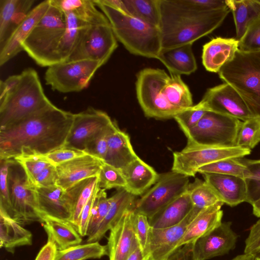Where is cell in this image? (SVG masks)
Instances as JSON below:
<instances>
[{
	"label": "cell",
	"mask_w": 260,
	"mask_h": 260,
	"mask_svg": "<svg viewBox=\"0 0 260 260\" xmlns=\"http://www.w3.org/2000/svg\"><path fill=\"white\" fill-rule=\"evenodd\" d=\"M73 120V113L52 104L0 129V160L44 155L64 147Z\"/></svg>",
	"instance_id": "cell-1"
},
{
	"label": "cell",
	"mask_w": 260,
	"mask_h": 260,
	"mask_svg": "<svg viewBox=\"0 0 260 260\" xmlns=\"http://www.w3.org/2000/svg\"><path fill=\"white\" fill-rule=\"evenodd\" d=\"M161 49L193 44L214 31L231 12L228 7L206 12L183 8L175 0H158Z\"/></svg>",
	"instance_id": "cell-2"
},
{
	"label": "cell",
	"mask_w": 260,
	"mask_h": 260,
	"mask_svg": "<svg viewBox=\"0 0 260 260\" xmlns=\"http://www.w3.org/2000/svg\"><path fill=\"white\" fill-rule=\"evenodd\" d=\"M108 19L114 34L131 53L158 59L161 50L159 28L93 0Z\"/></svg>",
	"instance_id": "cell-3"
},
{
	"label": "cell",
	"mask_w": 260,
	"mask_h": 260,
	"mask_svg": "<svg viewBox=\"0 0 260 260\" xmlns=\"http://www.w3.org/2000/svg\"><path fill=\"white\" fill-rule=\"evenodd\" d=\"M20 75L17 86L0 102V129L9 127L53 104L45 94L35 70L28 68Z\"/></svg>",
	"instance_id": "cell-4"
},
{
	"label": "cell",
	"mask_w": 260,
	"mask_h": 260,
	"mask_svg": "<svg viewBox=\"0 0 260 260\" xmlns=\"http://www.w3.org/2000/svg\"><path fill=\"white\" fill-rule=\"evenodd\" d=\"M242 97L253 115L260 119V50H238L218 73Z\"/></svg>",
	"instance_id": "cell-5"
},
{
	"label": "cell",
	"mask_w": 260,
	"mask_h": 260,
	"mask_svg": "<svg viewBox=\"0 0 260 260\" xmlns=\"http://www.w3.org/2000/svg\"><path fill=\"white\" fill-rule=\"evenodd\" d=\"M66 28L63 13L52 2L22 44L23 51L41 67L57 63L56 52Z\"/></svg>",
	"instance_id": "cell-6"
},
{
	"label": "cell",
	"mask_w": 260,
	"mask_h": 260,
	"mask_svg": "<svg viewBox=\"0 0 260 260\" xmlns=\"http://www.w3.org/2000/svg\"><path fill=\"white\" fill-rule=\"evenodd\" d=\"M170 78L163 70L145 68L137 75L136 94L145 115L158 119L172 118L180 110L166 100L163 88Z\"/></svg>",
	"instance_id": "cell-7"
},
{
	"label": "cell",
	"mask_w": 260,
	"mask_h": 260,
	"mask_svg": "<svg viewBox=\"0 0 260 260\" xmlns=\"http://www.w3.org/2000/svg\"><path fill=\"white\" fill-rule=\"evenodd\" d=\"M242 123L237 118L208 111L197 125L185 134L187 144L207 147L236 146Z\"/></svg>",
	"instance_id": "cell-8"
},
{
	"label": "cell",
	"mask_w": 260,
	"mask_h": 260,
	"mask_svg": "<svg viewBox=\"0 0 260 260\" xmlns=\"http://www.w3.org/2000/svg\"><path fill=\"white\" fill-rule=\"evenodd\" d=\"M8 183L12 205V218L22 225L32 222H43L38 204L36 187L28 179L22 166L9 159Z\"/></svg>",
	"instance_id": "cell-9"
},
{
	"label": "cell",
	"mask_w": 260,
	"mask_h": 260,
	"mask_svg": "<svg viewBox=\"0 0 260 260\" xmlns=\"http://www.w3.org/2000/svg\"><path fill=\"white\" fill-rule=\"evenodd\" d=\"M104 63L98 61H66L48 67L44 79L53 90L61 93L78 92L86 88Z\"/></svg>",
	"instance_id": "cell-10"
},
{
	"label": "cell",
	"mask_w": 260,
	"mask_h": 260,
	"mask_svg": "<svg viewBox=\"0 0 260 260\" xmlns=\"http://www.w3.org/2000/svg\"><path fill=\"white\" fill-rule=\"evenodd\" d=\"M251 150L238 146L207 147L187 145L173 153L172 171L193 177L201 167L221 160L241 158L250 154Z\"/></svg>",
	"instance_id": "cell-11"
},
{
	"label": "cell",
	"mask_w": 260,
	"mask_h": 260,
	"mask_svg": "<svg viewBox=\"0 0 260 260\" xmlns=\"http://www.w3.org/2000/svg\"><path fill=\"white\" fill-rule=\"evenodd\" d=\"M189 177L173 171L159 174L154 185L137 200L134 210L149 218L186 192Z\"/></svg>",
	"instance_id": "cell-12"
},
{
	"label": "cell",
	"mask_w": 260,
	"mask_h": 260,
	"mask_svg": "<svg viewBox=\"0 0 260 260\" xmlns=\"http://www.w3.org/2000/svg\"><path fill=\"white\" fill-rule=\"evenodd\" d=\"M117 46L111 25H87L67 61L91 60L105 64Z\"/></svg>",
	"instance_id": "cell-13"
},
{
	"label": "cell",
	"mask_w": 260,
	"mask_h": 260,
	"mask_svg": "<svg viewBox=\"0 0 260 260\" xmlns=\"http://www.w3.org/2000/svg\"><path fill=\"white\" fill-rule=\"evenodd\" d=\"M113 121L106 112L88 107L74 114V120L64 147L84 151L87 144Z\"/></svg>",
	"instance_id": "cell-14"
},
{
	"label": "cell",
	"mask_w": 260,
	"mask_h": 260,
	"mask_svg": "<svg viewBox=\"0 0 260 260\" xmlns=\"http://www.w3.org/2000/svg\"><path fill=\"white\" fill-rule=\"evenodd\" d=\"M200 102L207 111L233 117L241 121L256 118L237 91L226 83L208 89Z\"/></svg>",
	"instance_id": "cell-15"
},
{
	"label": "cell",
	"mask_w": 260,
	"mask_h": 260,
	"mask_svg": "<svg viewBox=\"0 0 260 260\" xmlns=\"http://www.w3.org/2000/svg\"><path fill=\"white\" fill-rule=\"evenodd\" d=\"M232 224L231 221L221 222L193 243L194 253L198 260L222 256L235 249L238 235Z\"/></svg>",
	"instance_id": "cell-16"
},
{
	"label": "cell",
	"mask_w": 260,
	"mask_h": 260,
	"mask_svg": "<svg viewBox=\"0 0 260 260\" xmlns=\"http://www.w3.org/2000/svg\"><path fill=\"white\" fill-rule=\"evenodd\" d=\"M201 211L194 208L179 224L163 229H151L149 247L150 260H167L178 248L189 224Z\"/></svg>",
	"instance_id": "cell-17"
},
{
	"label": "cell",
	"mask_w": 260,
	"mask_h": 260,
	"mask_svg": "<svg viewBox=\"0 0 260 260\" xmlns=\"http://www.w3.org/2000/svg\"><path fill=\"white\" fill-rule=\"evenodd\" d=\"M134 207L110 230L107 245L109 260H126L139 246L134 226Z\"/></svg>",
	"instance_id": "cell-18"
},
{
	"label": "cell",
	"mask_w": 260,
	"mask_h": 260,
	"mask_svg": "<svg viewBox=\"0 0 260 260\" xmlns=\"http://www.w3.org/2000/svg\"><path fill=\"white\" fill-rule=\"evenodd\" d=\"M203 175L205 181L224 204L231 207L243 202L252 204L247 180L240 177L217 174Z\"/></svg>",
	"instance_id": "cell-19"
},
{
	"label": "cell",
	"mask_w": 260,
	"mask_h": 260,
	"mask_svg": "<svg viewBox=\"0 0 260 260\" xmlns=\"http://www.w3.org/2000/svg\"><path fill=\"white\" fill-rule=\"evenodd\" d=\"M104 161L86 154L55 166L57 185L66 190L85 179L99 175Z\"/></svg>",
	"instance_id": "cell-20"
},
{
	"label": "cell",
	"mask_w": 260,
	"mask_h": 260,
	"mask_svg": "<svg viewBox=\"0 0 260 260\" xmlns=\"http://www.w3.org/2000/svg\"><path fill=\"white\" fill-rule=\"evenodd\" d=\"M50 2L51 0L44 1L35 6L14 30L3 47L0 49L1 66L23 51V43L47 11Z\"/></svg>",
	"instance_id": "cell-21"
},
{
	"label": "cell",
	"mask_w": 260,
	"mask_h": 260,
	"mask_svg": "<svg viewBox=\"0 0 260 260\" xmlns=\"http://www.w3.org/2000/svg\"><path fill=\"white\" fill-rule=\"evenodd\" d=\"M39 211L44 217H50L70 222L72 209L65 190L57 185L36 187Z\"/></svg>",
	"instance_id": "cell-22"
},
{
	"label": "cell",
	"mask_w": 260,
	"mask_h": 260,
	"mask_svg": "<svg viewBox=\"0 0 260 260\" xmlns=\"http://www.w3.org/2000/svg\"><path fill=\"white\" fill-rule=\"evenodd\" d=\"M139 157L133 149L129 136L120 129L115 122L108 136L104 162L122 171Z\"/></svg>",
	"instance_id": "cell-23"
},
{
	"label": "cell",
	"mask_w": 260,
	"mask_h": 260,
	"mask_svg": "<svg viewBox=\"0 0 260 260\" xmlns=\"http://www.w3.org/2000/svg\"><path fill=\"white\" fill-rule=\"evenodd\" d=\"M238 50L239 40L236 39L213 38L203 47V64L207 71L218 73L225 63L234 58Z\"/></svg>",
	"instance_id": "cell-24"
},
{
	"label": "cell",
	"mask_w": 260,
	"mask_h": 260,
	"mask_svg": "<svg viewBox=\"0 0 260 260\" xmlns=\"http://www.w3.org/2000/svg\"><path fill=\"white\" fill-rule=\"evenodd\" d=\"M34 0H0V49L31 10Z\"/></svg>",
	"instance_id": "cell-25"
},
{
	"label": "cell",
	"mask_w": 260,
	"mask_h": 260,
	"mask_svg": "<svg viewBox=\"0 0 260 260\" xmlns=\"http://www.w3.org/2000/svg\"><path fill=\"white\" fill-rule=\"evenodd\" d=\"M222 202L201 210L189 224L178 248L188 243H194L206 235L222 222L223 211Z\"/></svg>",
	"instance_id": "cell-26"
},
{
	"label": "cell",
	"mask_w": 260,
	"mask_h": 260,
	"mask_svg": "<svg viewBox=\"0 0 260 260\" xmlns=\"http://www.w3.org/2000/svg\"><path fill=\"white\" fill-rule=\"evenodd\" d=\"M193 208L188 190L148 218L153 229H163L182 221Z\"/></svg>",
	"instance_id": "cell-27"
},
{
	"label": "cell",
	"mask_w": 260,
	"mask_h": 260,
	"mask_svg": "<svg viewBox=\"0 0 260 260\" xmlns=\"http://www.w3.org/2000/svg\"><path fill=\"white\" fill-rule=\"evenodd\" d=\"M126 180L124 188L131 194L143 195L156 182L159 174L140 157L122 171Z\"/></svg>",
	"instance_id": "cell-28"
},
{
	"label": "cell",
	"mask_w": 260,
	"mask_h": 260,
	"mask_svg": "<svg viewBox=\"0 0 260 260\" xmlns=\"http://www.w3.org/2000/svg\"><path fill=\"white\" fill-rule=\"evenodd\" d=\"M136 197L124 188H118L111 197V205L105 219L98 230L87 237V243L99 242L106 232L117 223L127 210L135 206L137 201Z\"/></svg>",
	"instance_id": "cell-29"
},
{
	"label": "cell",
	"mask_w": 260,
	"mask_h": 260,
	"mask_svg": "<svg viewBox=\"0 0 260 260\" xmlns=\"http://www.w3.org/2000/svg\"><path fill=\"white\" fill-rule=\"evenodd\" d=\"M192 44L161 49L158 57L171 75H188L197 69V64L192 49Z\"/></svg>",
	"instance_id": "cell-30"
},
{
	"label": "cell",
	"mask_w": 260,
	"mask_h": 260,
	"mask_svg": "<svg viewBox=\"0 0 260 260\" xmlns=\"http://www.w3.org/2000/svg\"><path fill=\"white\" fill-rule=\"evenodd\" d=\"M42 224L47 234L48 241L53 242L57 250L66 249L82 242L81 236L69 221L47 216H44Z\"/></svg>",
	"instance_id": "cell-31"
},
{
	"label": "cell",
	"mask_w": 260,
	"mask_h": 260,
	"mask_svg": "<svg viewBox=\"0 0 260 260\" xmlns=\"http://www.w3.org/2000/svg\"><path fill=\"white\" fill-rule=\"evenodd\" d=\"M32 235L22 224L0 211V246L13 252L15 248L31 245Z\"/></svg>",
	"instance_id": "cell-32"
},
{
	"label": "cell",
	"mask_w": 260,
	"mask_h": 260,
	"mask_svg": "<svg viewBox=\"0 0 260 260\" xmlns=\"http://www.w3.org/2000/svg\"><path fill=\"white\" fill-rule=\"evenodd\" d=\"M62 12H71L89 25H110L104 13L97 9L93 0H51Z\"/></svg>",
	"instance_id": "cell-33"
},
{
	"label": "cell",
	"mask_w": 260,
	"mask_h": 260,
	"mask_svg": "<svg viewBox=\"0 0 260 260\" xmlns=\"http://www.w3.org/2000/svg\"><path fill=\"white\" fill-rule=\"evenodd\" d=\"M226 3L233 15L236 39L239 40L250 24L260 17V1L226 0Z\"/></svg>",
	"instance_id": "cell-34"
},
{
	"label": "cell",
	"mask_w": 260,
	"mask_h": 260,
	"mask_svg": "<svg viewBox=\"0 0 260 260\" xmlns=\"http://www.w3.org/2000/svg\"><path fill=\"white\" fill-rule=\"evenodd\" d=\"M98 176L88 178L65 190L67 199L72 209V217L70 222L75 227L83 208L98 187Z\"/></svg>",
	"instance_id": "cell-35"
},
{
	"label": "cell",
	"mask_w": 260,
	"mask_h": 260,
	"mask_svg": "<svg viewBox=\"0 0 260 260\" xmlns=\"http://www.w3.org/2000/svg\"><path fill=\"white\" fill-rule=\"evenodd\" d=\"M66 20V28L56 52L57 63L68 60L72 54L83 28L88 24L71 12H63Z\"/></svg>",
	"instance_id": "cell-36"
},
{
	"label": "cell",
	"mask_w": 260,
	"mask_h": 260,
	"mask_svg": "<svg viewBox=\"0 0 260 260\" xmlns=\"http://www.w3.org/2000/svg\"><path fill=\"white\" fill-rule=\"evenodd\" d=\"M163 93L167 101L177 109L184 110L193 106L191 92L180 75H170Z\"/></svg>",
	"instance_id": "cell-37"
},
{
	"label": "cell",
	"mask_w": 260,
	"mask_h": 260,
	"mask_svg": "<svg viewBox=\"0 0 260 260\" xmlns=\"http://www.w3.org/2000/svg\"><path fill=\"white\" fill-rule=\"evenodd\" d=\"M107 245L99 242L78 244L66 249L57 250L54 260H86L100 258L108 255Z\"/></svg>",
	"instance_id": "cell-38"
},
{
	"label": "cell",
	"mask_w": 260,
	"mask_h": 260,
	"mask_svg": "<svg viewBox=\"0 0 260 260\" xmlns=\"http://www.w3.org/2000/svg\"><path fill=\"white\" fill-rule=\"evenodd\" d=\"M127 14L158 27L160 20L158 0H123Z\"/></svg>",
	"instance_id": "cell-39"
},
{
	"label": "cell",
	"mask_w": 260,
	"mask_h": 260,
	"mask_svg": "<svg viewBox=\"0 0 260 260\" xmlns=\"http://www.w3.org/2000/svg\"><path fill=\"white\" fill-rule=\"evenodd\" d=\"M198 173L234 176L246 180L251 177L249 170L240 158L225 159L204 166L199 169Z\"/></svg>",
	"instance_id": "cell-40"
},
{
	"label": "cell",
	"mask_w": 260,
	"mask_h": 260,
	"mask_svg": "<svg viewBox=\"0 0 260 260\" xmlns=\"http://www.w3.org/2000/svg\"><path fill=\"white\" fill-rule=\"evenodd\" d=\"M188 191L193 208L199 211L221 202L205 181L198 178L193 183H190Z\"/></svg>",
	"instance_id": "cell-41"
},
{
	"label": "cell",
	"mask_w": 260,
	"mask_h": 260,
	"mask_svg": "<svg viewBox=\"0 0 260 260\" xmlns=\"http://www.w3.org/2000/svg\"><path fill=\"white\" fill-rule=\"evenodd\" d=\"M112 203L111 197L107 198L105 189L100 188L96 194L90 219L87 237L94 234L107 215Z\"/></svg>",
	"instance_id": "cell-42"
},
{
	"label": "cell",
	"mask_w": 260,
	"mask_h": 260,
	"mask_svg": "<svg viewBox=\"0 0 260 260\" xmlns=\"http://www.w3.org/2000/svg\"><path fill=\"white\" fill-rule=\"evenodd\" d=\"M260 142V119L254 118L242 121L236 142V146L249 149Z\"/></svg>",
	"instance_id": "cell-43"
},
{
	"label": "cell",
	"mask_w": 260,
	"mask_h": 260,
	"mask_svg": "<svg viewBox=\"0 0 260 260\" xmlns=\"http://www.w3.org/2000/svg\"><path fill=\"white\" fill-rule=\"evenodd\" d=\"M100 188L110 189L113 188H125L126 180L122 172L105 162L98 175Z\"/></svg>",
	"instance_id": "cell-44"
},
{
	"label": "cell",
	"mask_w": 260,
	"mask_h": 260,
	"mask_svg": "<svg viewBox=\"0 0 260 260\" xmlns=\"http://www.w3.org/2000/svg\"><path fill=\"white\" fill-rule=\"evenodd\" d=\"M208 111L200 102L178 113L174 118L185 134L194 127Z\"/></svg>",
	"instance_id": "cell-45"
},
{
	"label": "cell",
	"mask_w": 260,
	"mask_h": 260,
	"mask_svg": "<svg viewBox=\"0 0 260 260\" xmlns=\"http://www.w3.org/2000/svg\"><path fill=\"white\" fill-rule=\"evenodd\" d=\"M14 159L23 168L28 179L33 185L37 176L45 169L52 165L43 155L21 156Z\"/></svg>",
	"instance_id": "cell-46"
},
{
	"label": "cell",
	"mask_w": 260,
	"mask_h": 260,
	"mask_svg": "<svg viewBox=\"0 0 260 260\" xmlns=\"http://www.w3.org/2000/svg\"><path fill=\"white\" fill-rule=\"evenodd\" d=\"M134 226L139 246L145 255H149V247L151 226L146 215L135 212L134 215Z\"/></svg>",
	"instance_id": "cell-47"
},
{
	"label": "cell",
	"mask_w": 260,
	"mask_h": 260,
	"mask_svg": "<svg viewBox=\"0 0 260 260\" xmlns=\"http://www.w3.org/2000/svg\"><path fill=\"white\" fill-rule=\"evenodd\" d=\"M0 211L12 218V209L8 183L10 160H0Z\"/></svg>",
	"instance_id": "cell-48"
},
{
	"label": "cell",
	"mask_w": 260,
	"mask_h": 260,
	"mask_svg": "<svg viewBox=\"0 0 260 260\" xmlns=\"http://www.w3.org/2000/svg\"><path fill=\"white\" fill-rule=\"evenodd\" d=\"M239 49L243 51L260 50V17L250 24L239 40Z\"/></svg>",
	"instance_id": "cell-49"
},
{
	"label": "cell",
	"mask_w": 260,
	"mask_h": 260,
	"mask_svg": "<svg viewBox=\"0 0 260 260\" xmlns=\"http://www.w3.org/2000/svg\"><path fill=\"white\" fill-rule=\"evenodd\" d=\"M115 121L92 139L86 145L84 151L104 161L108 148V138Z\"/></svg>",
	"instance_id": "cell-50"
},
{
	"label": "cell",
	"mask_w": 260,
	"mask_h": 260,
	"mask_svg": "<svg viewBox=\"0 0 260 260\" xmlns=\"http://www.w3.org/2000/svg\"><path fill=\"white\" fill-rule=\"evenodd\" d=\"M180 7L198 12L212 11L227 8L223 0H175Z\"/></svg>",
	"instance_id": "cell-51"
},
{
	"label": "cell",
	"mask_w": 260,
	"mask_h": 260,
	"mask_svg": "<svg viewBox=\"0 0 260 260\" xmlns=\"http://www.w3.org/2000/svg\"><path fill=\"white\" fill-rule=\"evenodd\" d=\"M86 154L84 151L62 147L43 155L51 164L56 166Z\"/></svg>",
	"instance_id": "cell-52"
},
{
	"label": "cell",
	"mask_w": 260,
	"mask_h": 260,
	"mask_svg": "<svg viewBox=\"0 0 260 260\" xmlns=\"http://www.w3.org/2000/svg\"><path fill=\"white\" fill-rule=\"evenodd\" d=\"M100 187L95 189L91 197L83 208L78 223L75 226L81 237L87 236L88 225L91 217L92 209Z\"/></svg>",
	"instance_id": "cell-53"
},
{
	"label": "cell",
	"mask_w": 260,
	"mask_h": 260,
	"mask_svg": "<svg viewBox=\"0 0 260 260\" xmlns=\"http://www.w3.org/2000/svg\"><path fill=\"white\" fill-rule=\"evenodd\" d=\"M245 243V253L255 255L260 253V219L250 228Z\"/></svg>",
	"instance_id": "cell-54"
},
{
	"label": "cell",
	"mask_w": 260,
	"mask_h": 260,
	"mask_svg": "<svg viewBox=\"0 0 260 260\" xmlns=\"http://www.w3.org/2000/svg\"><path fill=\"white\" fill-rule=\"evenodd\" d=\"M57 179L56 167L51 165L37 176L34 185L38 187H47L57 185Z\"/></svg>",
	"instance_id": "cell-55"
},
{
	"label": "cell",
	"mask_w": 260,
	"mask_h": 260,
	"mask_svg": "<svg viewBox=\"0 0 260 260\" xmlns=\"http://www.w3.org/2000/svg\"><path fill=\"white\" fill-rule=\"evenodd\" d=\"M167 260H198L194 253L193 243L178 248Z\"/></svg>",
	"instance_id": "cell-56"
},
{
	"label": "cell",
	"mask_w": 260,
	"mask_h": 260,
	"mask_svg": "<svg viewBox=\"0 0 260 260\" xmlns=\"http://www.w3.org/2000/svg\"><path fill=\"white\" fill-rule=\"evenodd\" d=\"M240 160L247 167L250 172L251 177L247 181L256 183L258 187L256 191H260V162L243 158H240Z\"/></svg>",
	"instance_id": "cell-57"
},
{
	"label": "cell",
	"mask_w": 260,
	"mask_h": 260,
	"mask_svg": "<svg viewBox=\"0 0 260 260\" xmlns=\"http://www.w3.org/2000/svg\"><path fill=\"white\" fill-rule=\"evenodd\" d=\"M57 249L55 244L48 241L46 244L41 248L35 260H54Z\"/></svg>",
	"instance_id": "cell-58"
},
{
	"label": "cell",
	"mask_w": 260,
	"mask_h": 260,
	"mask_svg": "<svg viewBox=\"0 0 260 260\" xmlns=\"http://www.w3.org/2000/svg\"><path fill=\"white\" fill-rule=\"evenodd\" d=\"M101 3L110 6L123 13L127 14L123 1L121 0H100Z\"/></svg>",
	"instance_id": "cell-59"
},
{
	"label": "cell",
	"mask_w": 260,
	"mask_h": 260,
	"mask_svg": "<svg viewBox=\"0 0 260 260\" xmlns=\"http://www.w3.org/2000/svg\"><path fill=\"white\" fill-rule=\"evenodd\" d=\"M126 260H150L149 255H145L139 246Z\"/></svg>",
	"instance_id": "cell-60"
},
{
	"label": "cell",
	"mask_w": 260,
	"mask_h": 260,
	"mask_svg": "<svg viewBox=\"0 0 260 260\" xmlns=\"http://www.w3.org/2000/svg\"><path fill=\"white\" fill-rule=\"evenodd\" d=\"M256 256L254 254L244 253L242 254L238 255L230 260H255Z\"/></svg>",
	"instance_id": "cell-61"
},
{
	"label": "cell",
	"mask_w": 260,
	"mask_h": 260,
	"mask_svg": "<svg viewBox=\"0 0 260 260\" xmlns=\"http://www.w3.org/2000/svg\"><path fill=\"white\" fill-rule=\"evenodd\" d=\"M253 214L260 218V198L255 200L251 204Z\"/></svg>",
	"instance_id": "cell-62"
},
{
	"label": "cell",
	"mask_w": 260,
	"mask_h": 260,
	"mask_svg": "<svg viewBox=\"0 0 260 260\" xmlns=\"http://www.w3.org/2000/svg\"><path fill=\"white\" fill-rule=\"evenodd\" d=\"M254 161L256 162H260V159L254 160Z\"/></svg>",
	"instance_id": "cell-63"
}]
</instances>
